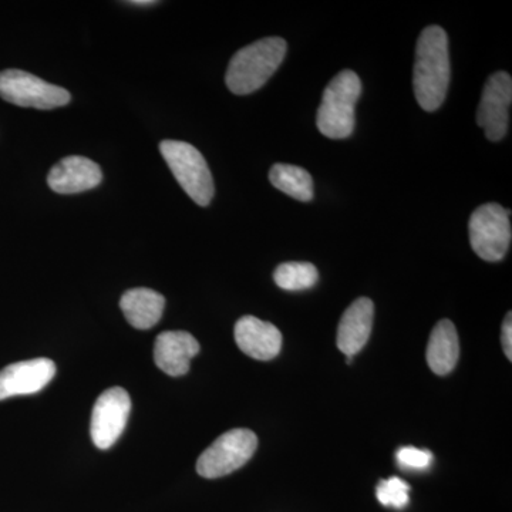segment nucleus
Here are the masks:
<instances>
[{
	"instance_id": "9",
	"label": "nucleus",
	"mask_w": 512,
	"mask_h": 512,
	"mask_svg": "<svg viewBox=\"0 0 512 512\" xmlns=\"http://www.w3.org/2000/svg\"><path fill=\"white\" fill-rule=\"evenodd\" d=\"M512 101L510 74L497 72L488 77L483 97L477 110L478 126L483 128L490 141L503 140L508 131Z\"/></svg>"
},
{
	"instance_id": "17",
	"label": "nucleus",
	"mask_w": 512,
	"mask_h": 512,
	"mask_svg": "<svg viewBox=\"0 0 512 512\" xmlns=\"http://www.w3.org/2000/svg\"><path fill=\"white\" fill-rule=\"evenodd\" d=\"M269 180L275 188L295 200L308 202L313 198V180L305 168L275 164L269 171Z\"/></svg>"
},
{
	"instance_id": "3",
	"label": "nucleus",
	"mask_w": 512,
	"mask_h": 512,
	"mask_svg": "<svg viewBox=\"0 0 512 512\" xmlns=\"http://www.w3.org/2000/svg\"><path fill=\"white\" fill-rule=\"evenodd\" d=\"M362 94V80L353 70L336 74L320 103L316 124L323 136L343 140L352 136L356 124V103Z\"/></svg>"
},
{
	"instance_id": "10",
	"label": "nucleus",
	"mask_w": 512,
	"mask_h": 512,
	"mask_svg": "<svg viewBox=\"0 0 512 512\" xmlns=\"http://www.w3.org/2000/svg\"><path fill=\"white\" fill-rule=\"evenodd\" d=\"M55 375V362L45 357L13 363L0 370V400L42 392Z\"/></svg>"
},
{
	"instance_id": "13",
	"label": "nucleus",
	"mask_w": 512,
	"mask_h": 512,
	"mask_svg": "<svg viewBox=\"0 0 512 512\" xmlns=\"http://www.w3.org/2000/svg\"><path fill=\"white\" fill-rule=\"evenodd\" d=\"M101 180L103 173L99 164L82 156L63 158L47 175V184L57 194H79L93 190Z\"/></svg>"
},
{
	"instance_id": "12",
	"label": "nucleus",
	"mask_w": 512,
	"mask_h": 512,
	"mask_svg": "<svg viewBox=\"0 0 512 512\" xmlns=\"http://www.w3.org/2000/svg\"><path fill=\"white\" fill-rule=\"evenodd\" d=\"M235 342L245 355L256 360H272L282 348V333L272 323L244 316L234 330Z\"/></svg>"
},
{
	"instance_id": "1",
	"label": "nucleus",
	"mask_w": 512,
	"mask_h": 512,
	"mask_svg": "<svg viewBox=\"0 0 512 512\" xmlns=\"http://www.w3.org/2000/svg\"><path fill=\"white\" fill-rule=\"evenodd\" d=\"M450 73L447 33L440 26H429L421 32L414 62L413 89L421 109H440L446 100Z\"/></svg>"
},
{
	"instance_id": "22",
	"label": "nucleus",
	"mask_w": 512,
	"mask_h": 512,
	"mask_svg": "<svg viewBox=\"0 0 512 512\" xmlns=\"http://www.w3.org/2000/svg\"><path fill=\"white\" fill-rule=\"evenodd\" d=\"M157 2L153 0H136V2H130V5L144 6V5H156Z\"/></svg>"
},
{
	"instance_id": "11",
	"label": "nucleus",
	"mask_w": 512,
	"mask_h": 512,
	"mask_svg": "<svg viewBox=\"0 0 512 512\" xmlns=\"http://www.w3.org/2000/svg\"><path fill=\"white\" fill-rule=\"evenodd\" d=\"M200 352V343L183 330H170L157 336L154 362L165 375L180 377L190 370L191 360Z\"/></svg>"
},
{
	"instance_id": "20",
	"label": "nucleus",
	"mask_w": 512,
	"mask_h": 512,
	"mask_svg": "<svg viewBox=\"0 0 512 512\" xmlns=\"http://www.w3.org/2000/svg\"><path fill=\"white\" fill-rule=\"evenodd\" d=\"M397 461L404 468H412V470H423L430 466L433 461V454L429 450H419L414 447H403L397 451Z\"/></svg>"
},
{
	"instance_id": "15",
	"label": "nucleus",
	"mask_w": 512,
	"mask_h": 512,
	"mask_svg": "<svg viewBox=\"0 0 512 512\" xmlns=\"http://www.w3.org/2000/svg\"><path fill=\"white\" fill-rule=\"evenodd\" d=\"M120 308L133 328L147 330L163 318L165 299L153 289H130L121 296Z\"/></svg>"
},
{
	"instance_id": "8",
	"label": "nucleus",
	"mask_w": 512,
	"mask_h": 512,
	"mask_svg": "<svg viewBox=\"0 0 512 512\" xmlns=\"http://www.w3.org/2000/svg\"><path fill=\"white\" fill-rule=\"evenodd\" d=\"M131 412L130 394L121 387H111L94 403L90 433L94 446L109 450L126 429Z\"/></svg>"
},
{
	"instance_id": "16",
	"label": "nucleus",
	"mask_w": 512,
	"mask_h": 512,
	"mask_svg": "<svg viewBox=\"0 0 512 512\" xmlns=\"http://www.w3.org/2000/svg\"><path fill=\"white\" fill-rule=\"evenodd\" d=\"M427 363L436 375L446 376L453 372L460 357V342L456 326L450 320H440L431 332L427 345Z\"/></svg>"
},
{
	"instance_id": "6",
	"label": "nucleus",
	"mask_w": 512,
	"mask_h": 512,
	"mask_svg": "<svg viewBox=\"0 0 512 512\" xmlns=\"http://www.w3.org/2000/svg\"><path fill=\"white\" fill-rule=\"evenodd\" d=\"M258 437L248 429H234L218 437L197 461V471L204 478H220L234 473L254 456Z\"/></svg>"
},
{
	"instance_id": "21",
	"label": "nucleus",
	"mask_w": 512,
	"mask_h": 512,
	"mask_svg": "<svg viewBox=\"0 0 512 512\" xmlns=\"http://www.w3.org/2000/svg\"><path fill=\"white\" fill-rule=\"evenodd\" d=\"M512 316L511 312L507 313L503 323V333H501V342H503V348L505 356L508 359H512Z\"/></svg>"
},
{
	"instance_id": "2",
	"label": "nucleus",
	"mask_w": 512,
	"mask_h": 512,
	"mask_svg": "<svg viewBox=\"0 0 512 512\" xmlns=\"http://www.w3.org/2000/svg\"><path fill=\"white\" fill-rule=\"evenodd\" d=\"M286 49L288 46L281 37H266L238 50L225 76L228 89L237 96L261 89L284 62Z\"/></svg>"
},
{
	"instance_id": "5",
	"label": "nucleus",
	"mask_w": 512,
	"mask_h": 512,
	"mask_svg": "<svg viewBox=\"0 0 512 512\" xmlns=\"http://www.w3.org/2000/svg\"><path fill=\"white\" fill-rule=\"evenodd\" d=\"M510 215V210L495 202L481 205L471 214V248L484 261H501L507 255L512 238Z\"/></svg>"
},
{
	"instance_id": "18",
	"label": "nucleus",
	"mask_w": 512,
	"mask_h": 512,
	"mask_svg": "<svg viewBox=\"0 0 512 512\" xmlns=\"http://www.w3.org/2000/svg\"><path fill=\"white\" fill-rule=\"evenodd\" d=\"M275 284L284 291H306L318 284L319 274L309 262H285L274 272Z\"/></svg>"
},
{
	"instance_id": "19",
	"label": "nucleus",
	"mask_w": 512,
	"mask_h": 512,
	"mask_svg": "<svg viewBox=\"0 0 512 512\" xmlns=\"http://www.w3.org/2000/svg\"><path fill=\"white\" fill-rule=\"evenodd\" d=\"M409 484L404 483L399 477L380 481L377 485L376 495L379 503L384 507L404 508L409 504Z\"/></svg>"
},
{
	"instance_id": "14",
	"label": "nucleus",
	"mask_w": 512,
	"mask_h": 512,
	"mask_svg": "<svg viewBox=\"0 0 512 512\" xmlns=\"http://www.w3.org/2000/svg\"><path fill=\"white\" fill-rule=\"evenodd\" d=\"M375 306L367 298L356 299L343 313L338 329V348L346 357L357 355L372 333Z\"/></svg>"
},
{
	"instance_id": "7",
	"label": "nucleus",
	"mask_w": 512,
	"mask_h": 512,
	"mask_svg": "<svg viewBox=\"0 0 512 512\" xmlns=\"http://www.w3.org/2000/svg\"><path fill=\"white\" fill-rule=\"evenodd\" d=\"M0 97L15 106L37 110L57 109L72 100L70 93L63 87L18 69L0 72Z\"/></svg>"
},
{
	"instance_id": "4",
	"label": "nucleus",
	"mask_w": 512,
	"mask_h": 512,
	"mask_svg": "<svg viewBox=\"0 0 512 512\" xmlns=\"http://www.w3.org/2000/svg\"><path fill=\"white\" fill-rule=\"evenodd\" d=\"M160 151L188 197L201 207L210 205L214 198V180L200 151L191 144L175 140L161 141Z\"/></svg>"
}]
</instances>
